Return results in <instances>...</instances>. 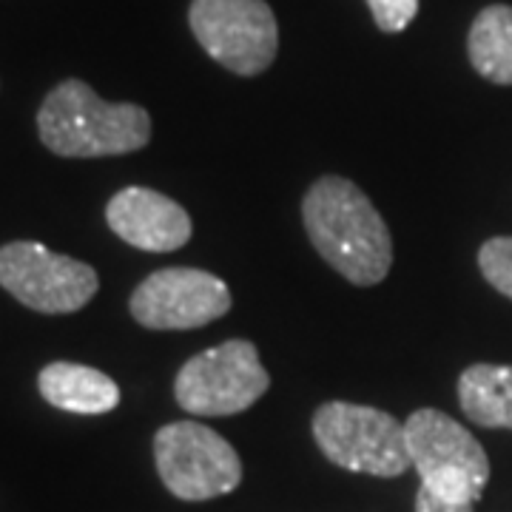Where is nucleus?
<instances>
[{"instance_id":"obj_1","label":"nucleus","mask_w":512,"mask_h":512,"mask_svg":"<svg viewBox=\"0 0 512 512\" xmlns=\"http://www.w3.org/2000/svg\"><path fill=\"white\" fill-rule=\"evenodd\" d=\"M302 220L316 254L353 285H379L393 268L390 228L365 191L345 177H319L305 191Z\"/></svg>"},{"instance_id":"obj_2","label":"nucleus","mask_w":512,"mask_h":512,"mask_svg":"<svg viewBox=\"0 0 512 512\" xmlns=\"http://www.w3.org/2000/svg\"><path fill=\"white\" fill-rule=\"evenodd\" d=\"M40 143L57 157H120L151 143V117L137 103H106L83 80H63L37 111Z\"/></svg>"},{"instance_id":"obj_3","label":"nucleus","mask_w":512,"mask_h":512,"mask_svg":"<svg viewBox=\"0 0 512 512\" xmlns=\"http://www.w3.org/2000/svg\"><path fill=\"white\" fill-rule=\"evenodd\" d=\"M407 453L421 487L453 504H476L490 481V458L453 416L421 407L404 421Z\"/></svg>"},{"instance_id":"obj_4","label":"nucleus","mask_w":512,"mask_h":512,"mask_svg":"<svg viewBox=\"0 0 512 512\" xmlns=\"http://www.w3.org/2000/svg\"><path fill=\"white\" fill-rule=\"evenodd\" d=\"M313 439L322 456L350 473L396 478L413 464L402 421L367 404L325 402L313 413Z\"/></svg>"},{"instance_id":"obj_5","label":"nucleus","mask_w":512,"mask_h":512,"mask_svg":"<svg viewBox=\"0 0 512 512\" xmlns=\"http://www.w3.org/2000/svg\"><path fill=\"white\" fill-rule=\"evenodd\" d=\"M271 387V376L259 362V350L248 339H228L217 348L191 356L177 379V404L191 416H237L254 407Z\"/></svg>"},{"instance_id":"obj_6","label":"nucleus","mask_w":512,"mask_h":512,"mask_svg":"<svg viewBox=\"0 0 512 512\" xmlns=\"http://www.w3.org/2000/svg\"><path fill=\"white\" fill-rule=\"evenodd\" d=\"M154 461L165 490L183 501H208L237 490L242 461L225 441L200 421H171L154 436Z\"/></svg>"},{"instance_id":"obj_7","label":"nucleus","mask_w":512,"mask_h":512,"mask_svg":"<svg viewBox=\"0 0 512 512\" xmlns=\"http://www.w3.org/2000/svg\"><path fill=\"white\" fill-rule=\"evenodd\" d=\"M188 23L208 57L239 77L262 74L279 52V23L265 0H191Z\"/></svg>"},{"instance_id":"obj_8","label":"nucleus","mask_w":512,"mask_h":512,"mask_svg":"<svg viewBox=\"0 0 512 512\" xmlns=\"http://www.w3.org/2000/svg\"><path fill=\"white\" fill-rule=\"evenodd\" d=\"M0 288L32 311L60 316L86 308L100 279L92 265L20 239L0 248Z\"/></svg>"},{"instance_id":"obj_9","label":"nucleus","mask_w":512,"mask_h":512,"mask_svg":"<svg viewBox=\"0 0 512 512\" xmlns=\"http://www.w3.org/2000/svg\"><path fill=\"white\" fill-rule=\"evenodd\" d=\"M231 305V288L202 268H160L128 299L134 322L148 330L205 328L231 311Z\"/></svg>"},{"instance_id":"obj_10","label":"nucleus","mask_w":512,"mask_h":512,"mask_svg":"<svg viewBox=\"0 0 512 512\" xmlns=\"http://www.w3.org/2000/svg\"><path fill=\"white\" fill-rule=\"evenodd\" d=\"M106 222L126 245L148 254H171L194 234L191 217L180 202L143 185L117 191L106 205Z\"/></svg>"},{"instance_id":"obj_11","label":"nucleus","mask_w":512,"mask_h":512,"mask_svg":"<svg viewBox=\"0 0 512 512\" xmlns=\"http://www.w3.org/2000/svg\"><path fill=\"white\" fill-rule=\"evenodd\" d=\"M40 396L46 402L80 416H103L120 404V387L103 370L74 362H52L37 376Z\"/></svg>"},{"instance_id":"obj_12","label":"nucleus","mask_w":512,"mask_h":512,"mask_svg":"<svg viewBox=\"0 0 512 512\" xmlns=\"http://www.w3.org/2000/svg\"><path fill=\"white\" fill-rule=\"evenodd\" d=\"M458 404L481 427L512 430V365H470L458 376Z\"/></svg>"},{"instance_id":"obj_13","label":"nucleus","mask_w":512,"mask_h":512,"mask_svg":"<svg viewBox=\"0 0 512 512\" xmlns=\"http://www.w3.org/2000/svg\"><path fill=\"white\" fill-rule=\"evenodd\" d=\"M467 55L484 80L512 86V6L493 3L478 12L467 35Z\"/></svg>"},{"instance_id":"obj_14","label":"nucleus","mask_w":512,"mask_h":512,"mask_svg":"<svg viewBox=\"0 0 512 512\" xmlns=\"http://www.w3.org/2000/svg\"><path fill=\"white\" fill-rule=\"evenodd\" d=\"M478 268L495 291L512 299V237H493L478 248Z\"/></svg>"},{"instance_id":"obj_15","label":"nucleus","mask_w":512,"mask_h":512,"mask_svg":"<svg viewBox=\"0 0 512 512\" xmlns=\"http://www.w3.org/2000/svg\"><path fill=\"white\" fill-rule=\"evenodd\" d=\"M367 6L376 26L387 35L404 32L419 15V0H367Z\"/></svg>"},{"instance_id":"obj_16","label":"nucleus","mask_w":512,"mask_h":512,"mask_svg":"<svg viewBox=\"0 0 512 512\" xmlns=\"http://www.w3.org/2000/svg\"><path fill=\"white\" fill-rule=\"evenodd\" d=\"M416 512H473V504H453L433 495L427 487H419L416 493Z\"/></svg>"}]
</instances>
